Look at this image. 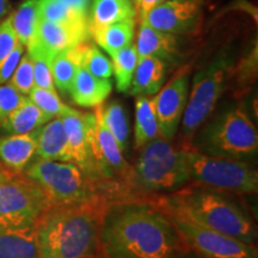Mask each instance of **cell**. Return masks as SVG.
<instances>
[{"label": "cell", "mask_w": 258, "mask_h": 258, "mask_svg": "<svg viewBox=\"0 0 258 258\" xmlns=\"http://www.w3.org/2000/svg\"><path fill=\"white\" fill-rule=\"evenodd\" d=\"M89 21L78 23H54L40 19L35 42L28 48H36L51 60L60 51L90 41Z\"/></svg>", "instance_id": "14"}, {"label": "cell", "mask_w": 258, "mask_h": 258, "mask_svg": "<svg viewBox=\"0 0 258 258\" xmlns=\"http://www.w3.org/2000/svg\"><path fill=\"white\" fill-rule=\"evenodd\" d=\"M82 66L97 78L110 79L112 76L111 61L90 42H88L84 50Z\"/></svg>", "instance_id": "32"}, {"label": "cell", "mask_w": 258, "mask_h": 258, "mask_svg": "<svg viewBox=\"0 0 258 258\" xmlns=\"http://www.w3.org/2000/svg\"><path fill=\"white\" fill-rule=\"evenodd\" d=\"M109 209L101 194L73 205H51L35 222L38 258H84L99 252Z\"/></svg>", "instance_id": "2"}, {"label": "cell", "mask_w": 258, "mask_h": 258, "mask_svg": "<svg viewBox=\"0 0 258 258\" xmlns=\"http://www.w3.org/2000/svg\"><path fill=\"white\" fill-rule=\"evenodd\" d=\"M163 2H165V0H133L135 14H137V18H139V22L143 21L151 10L161 4Z\"/></svg>", "instance_id": "38"}, {"label": "cell", "mask_w": 258, "mask_h": 258, "mask_svg": "<svg viewBox=\"0 0 258 258\" xmlns=\"http://www.w3.org/2000/svg\"><path fill=\"white\" fill-rule=\"evenodd\" d=\"M48 121L50 118L34 102L24 97L18 108L0 123V127L10 134H28Z\"/></svg>", "instance_id": "24"}, {"label": "cell", "mask_w": 258, "mask_h": 258, "mask_svg": "<svg viewBox=\"0 0 258 258\" xmlns=\"http://www.w3.org/2000/svg\"><path fill=\"white\" fill-rule=\"evenodd\" d=\"M112 89L109 79L97 78L80 66L74 77L70 93L76 104L83 108H96L108 98Z\"/></svg>", "instance_id": "17"}, {"label": "cell", "mask_w": 258, "mask_h": 258, "mask_svg": "<svg viewBox=\"0 0 258 258\" xmlns=\"http://www.w3.org/2000/svg\"><path fill=\"white\" fill-rule=\"evenodd\" d=\"M110 56L112 59V74L115 76L117 90L127 92L139 59L135 44L132 43L120 50H116L110 54Z\"/></svg>", "instance_id": "28"}, {"label": "cell", "mask_w": 258, "mask_h": 258, "mask_svg": "<svg viewBox=\"0 0 258 258\" xmlns=\"http://www.w3.org/2000/svg\"><path fill=\"white\" fill-rule=\"evenodd\" d=\"M24 46L21 42H17L16 47L12 49L11 53L6 56V59L0 63V85L8 83L10 78L14 74L15 70L17 69L19 61L24 54Z\"/></svg>", "instance_id": "36"}, {"label": "cell", "mask_w": 258, "mask_h": 258, "mask_svg": "<svg viewBox=\"0 0 258 258\" xmlns=\"http://www.w3.org/2000/svg\"><path fill=\"white\" fill-rule=\"evenodd\" d=\"M166 74L165 61L156 56L139 57L128 91L135 97L157 93L163 86Z\"/></svg>", "instance_id": "19"}, {"label": "cell", "mask_w": 258, "mask_h": 258, "mask_svg": "<svg viewBox=\"0 0 258 258\" xmlns=\"http://www.w3.org/2000/svg\"><path fill=\"white\" fill-rule=\"evenodd\" d=\"M17 42V36L12 29L10 17L0 22V63L11 53Z\"/></svg>", "instance_id": "37"}, {"label": "cell", "mask_w": 258, "mask_h": 258, "mask_svg": "<svg viewBox=\"0 0 258 258\" xmlns=\"http://www.w3.org/2000/svg\"><path fill=\"white\" fill-rule=\"evenodd\" d=\"M10 84L22 95H29L35 88L34 69H32V61L29 54L22 56L17 69L10 78Z\"/></svg>", "instance_id": "34"}, {"label": "cell", "mask_w": 258, "mask_h": 258, "mask_svg": "<svg viewBox=\"0 0 258 258\" xmlns=\"http://www.w3.org/2000/svg\"><path fill=\"white\" fill-rule=\"evenodd\" d=\"M153 97V105L159 124V137L171 141L182 122L189 97L188 71L176 74Z\"/></svg>", "instance_id": "13"}, {"label": "cell", "mask_w": 258, "mask_h": 258, "mask_svg": "<svg viewBox=\"0 0 258 258\" xmlns=\"http://www.w3.org/2000/svg\"><path fill=\"white\" fill-rule=\"evenodd\" d=\"M101 115L105 127L115 138L121 150L124 151L128 144L129 124L123 105L116 101L110 102L105 106L101 105Z\"/></svg>", "instance_id": "29"}, {"label": "cell", "mask_w": 258, "mask_h": 258, "mask_svg": "<svg viewBox=\"0 0 258 258\" xmlns=\"http://www.w3.org/2000/svg\"><path fill=\"white\" fill-rule=\"evenodd\" d=\"M36 141V156L38 158L57 161H71L69 141L61 117L51 118L47 123L31 132Z\"/></svg>", "instance_id": "16"}, {"label": "cell", "mask_w": 258, "mask_h": 258, "mask_svg": "<svg viewBox=\"0 0 258 258\" xmlns=\"http://www.w3.org/2000/svg\"><path fill=\"white\" fill-rule=\"evenodd\" d=\"M161 212L195 222L209 230L254 245L257 228L249 215L233 201L209 188H180L159 203Z\"/></svg>", "instance_id": "3"}, {"label": "cell", "mask_w": 258, "mask_h": 258, "mask_svg": "<svg viewBox=\"0 0 258 258\" xmlns=\"http://www.w3.org/2000/svg\"><path fill=\"white\" fill-rule=\"evenodd\" d=\"M125 180L144 192L176 191L190 182L185 150L157 138L141 147L140 156L129 167Z\"/></svg>", "instance_id": "4"}, {"label": "cell", "mask_w": 258, "mask_h": 258, "mask_svg": "<svg viewBox=\"0 0 258 258\" xmlns=\"http://www.w3.org/2000/svg\"><path fill=\"white\" fill-rule=\"evenodd\" d=\"M12 29H14L18 42L24 47L31 46L37 34L38 22V0H27L10 16Z\"/></svg>", "instance_id": "27"}, {"label": "cell", "mask_w": 258, "mask_h": 258, "mask_svg": "<svg viewBox=\"0 0 258 258\" xmlns=\"http://www.w3.org/2000/svg\"><path fill=\"white\" fill-rule=\"evenodd\" d=\"M176 258H200L199 256H195V254H186V253H182L179 256H177Z\"/></svg>", "instance_id": "41"}, {"label": "cell", "mask_w": 258, "mask_h": 258, "mask_svg": "<svg viewBox=\"0 0 258 258\" xmlns=\"http://www.w3.org/2000/svg\"><path fill=\"white\" fill-rule=\"evenodd\" d=\"M72 163L80 167L91 182H101L98 160L95 112H82L70 108L62 116Z\"/></svg>", "instance_id": "11"}, {"label": "cell", "mask_w": 258, "mask_h": 258, "mask_svg": "<svg viewBox=\"0 0 258 258\" xmlns=\"http://www.w3.org/2000/svg\"><path fill=\"white\" fill-rule=\"evenodd\" d=\"M60 2L69 6L70 9L74 10L76 12H78V14L89 17L91 0H60Z\"/></svg>", "instance_id": "39"}, {"label": "cell", "mask_w": 258, "mask_h": 258, "mask_svg": "<svg viewBox=\"0 0 258 258\" xmlns=\"http://www.w3.org/2000/svg\"><path fill=\"white\" fill-rule=\"evenodd\" d=\"M161 213L169 218L183 244L195 251L200 258H258L254 245L245 244L228 235L209 230L173 213Z\"/></svg>", "instance_id": "10"}, {"label": "cell", "mask_w": 258, "mask_h": 258, "mask_svg": "<svg viewBox=\"0 0 258 258\" xmlns=\"http://www.w3.org/2000/svg\"><path fill=\"white\" fill-rule=\"evenodd\" d=\"M29 99L34 102L50 120L54 117H60L70 109V106L60 101L56 91H51V90L35 86L29 93Z\"/></svg>", "instance_id": "31"}, {"label": "cell", "mask_w": 258, "mask_h": 258, "mask_svg": "<svg viewBox=\"0 0 258 258\" xmlns=\"http://www.w3.org/2000/svg\"><path fill=\"white\" fill-rule=\"evenodd\" d=\"M232 69V60L225 55L196 74L182 117L183 137H191L212 114L225 91Z\"/></svg>", "instance_id": "9"}, {"label": "cell", "mask_w": 258, "mask_h": 258, "mask_svg": "<svg viewBox=\"0 0 258 258\" xmlns=\"http://www.w3.org/2000/svg\"><path fill=\"white\" fill-rule=\"evenodd\" d=\"M190 180L215 191L256 194L258 173L246 161L208 156L184 148Z\"/></svg>", "instance_id": "6"}, {"label": "cell", "mask_w": 258, "mask_h": 258, "mask_svg": "<svg viewBox=\"0 0 258 258\" xmlns=\"http://www.w3.org/2000/svg\"><path fill=\"white\" fill-rule=\"evenodd\" d=\"M50 206V200L34 180L0 170V228L35 225Z\"/></svg>", "instance_id": "8"}, {"label": "cell", "mask_w": 258, "mask_h": 258, "mask_svg": "<svg viewBox=\"0 0 258 258\" xmlns=\"http://www.w3.org/2000/svg\"><path fill=\"white\" fill-rule=\"evenodd\" d=\"M185 247L169 218L145 206L109 209L99 235L104 258H176Z\"/></svg>", "instance_id": "1"}, {"label": "cell", "mask_w": 258, "mask_h": 258, "mask_svg": "<svg viewBox=\"0 0 258 258\" xmlns=\"http://www.w3.org/2000/svg\"><path fill=\"white\" fill-rule=\"evenodd\" d=\"M24 99V95L19 93L11 84L0 85V123L12 114Z\"/></svg>", "instance_id": "35"}, {"label": "cell", "mask_w": 258, "mask_h": 258, "mask_svg": "<svg viewBox=\"0 0 258 258\" xmlns=\"http://www.w3.org/2000/svg\"><path fill=\"white\" fill-rule=\"evenodd\" d=\"M133 0H92L89 28H99L118 22L135 21Z\"/></svg>", "instance_id": "22"}, {"label": "cell", "mask_w": 258, "mask_h": 258, "mask_svg": "<svg viewBox=\"0 0 258 258\" xmlns=\"http://www.w3.org/2000/svg\"><path fill=\"white\" fill-rule=\"evenodd\" d=\"M135 48L138 57L156 56L164 61L173 60L179 51L178 37L177 35L156 30L150 25L140 23Z\"/></svg>", "instance_id": "18"}, {"label": "cell", "mask_w": 258, "mask_h": 258, "mask_svg": "<svg viewBox=\"0 0 258 258\" xmlns=\"http://www.w3.org/2000/svg\"><path fill=\"white\" fill-rule=\"evenodd\" d=\"M36 154V141L31 133L10 134L0 138V160L10 171L21 173Z\"/></svg>", "instance_id": "20"}, {"label": "cell", "mask_w": 258, "mask_h": 258, "mask_svg": "<svg viewBox=\"0 0 258 258\" xmlns=\"http://www.w3.org/2000/svg\"><path fill=\"white\" fill-rule=\"evenodd\" d=\"M207 0H165L151 10L140 23L173 35L196 32Z\"/></svg>", "instance_id": "12"}, {"label": "cell", "mask_w": 258, "mask_h": 258, "mask_svg": "<svg viewBox=\"0 0 258 258\" xmlns=\"http://www.w3.org/2000/svg\"><path fill=\"white\" fill-rule=\"evenodd\" d=\"M88 42L60 51L51 59L50 70L53 82L60 92L70 93L77 71L82 66L84 50H85Z\"/></svg>", "instance_id": "23"}, {"label": "cell", "mask_w": 258, "mask_h": 258, "mask_svg": "<svg viewBox=\"0 0 258 258\" xmlns=\"http://www.w3.org/2000/svg\"><path fill=\"white\" fill-rule=\"evenodd\" d=\"M159 138V124L153 105V98L137 97L135 101V147L141 148L145 145Z\"/></svg>", "instance_id": "26"}, {"label": "cell", "mask_w": 258, "mask_h": 258, "mask_svg": "<svg viewBox=\"0 0 258 258\" xmlns=\"http://www.w3.org/2000/svg\"><path fill=\"white\" fill-rule=\"evenodd\" d=\"M25 176L43 190L51 205H73L97 195L93 182L71 161L38 158L27 166Z\"/></svg>", "instance_id": "7"}, {"label": "cell", "mask_w": 258, "mask_h": 258, "mask_svg": "<svg viewBox=\"0 0 258 258\" xmlns=\"http://www.w3.org/2000/svg\"><path fill=\"white\" fill-rule=\"evenodd\" d=\"M0 258H38L35 225L0 228Z\"/></svg>", "instance_id": "21"}, {"label": "cell", "mask_w": 258, "mask_h": 258, "mask_svg": "<svg viewBox=\"0 0 258 258\" xmlns=\"http://www.w3.org/2000/svg\"><path fill=\"white\" fill-rule=\"evenodd\" d=\"M195 147L208 156L251 159L258 152L257 128L243 109H231L203 129Z\"/></svg>", "instance_id": "5"}, {"label": "cell", "mask_w": 258, "mask_h": 258, "mask_svg": "<svg viewBox=\"0 0 258 258\" xmlns=\"http://www.w3.org/2000/svg\"><path fill=\"white\" fill-rule=\"evenodd\" d=\"M28 54L32 61L35 86L55 91V85H54L50 70L51 60L36 48H28Z\"/></svg>", "instance_id": "33"}, {"label": "cell", "mask_w": 258, "mask_h": 258, "mask_svg": "<svg viewBox=\"0 0 258 258\" xmlns=\"http://www.w3.org/2000/svg\"><path fill=\"white\" fill-rule=\"evenodd\" d=\"M38 16L42 21L54 23H78L89 21V17L70 9L60 0H38Z\"/></svg>", "instance_id": "30"}, {"label": "cell", "mask_w": 258, "mask_h": 258, "mask_svg": "<svg viewBox=\"0 0 258 258\" xmlns=\"http://www.w3.org/2000/svg\"><path fill=\"white\" fill-rule=\"evenodd\" d=\"M9 11V4L8 0H0V22L5 17Z\"/></svg>", "instance_id": "40"}, {"label": "cell", "mask_w": 258, "mask_h": 258, "mask_svg": "<svg viewBox=\"0 0 258 258\" xmlns=\"http://www.w3.org/2000/svg\"><path fill=\"white\" fill-rule=\"evenodd\" d=\"M91 36L99 47L110 55L116 50L133 43L135 34V21L118 22L105 27L89 28Z\"/></svg>", "instance_id": "25"}, {"label": "cell", "mask_w": 258, "mask_h": 258, "mask_svg": "<svg viewBox=\"0 0 258 258\" xmlns=\"http://www.w3.org/2000/svg\"><path fill=\"white\" fill-rule=\"evenodd\" d=\"M95 115L96 124V141H97V160H98L101 182H110L116 177H127L129 165L125 161L123 151L121 150L115 138L105 127L102 120L101 105L96 106Z\"/></svg>", "instance_id": "15"}, {"label": "cell", "mask_w": 258, "mask_h": 258, "mask_svg": "<svg viewBox=\"0 0 258 258\" xmlns=\"http://www.w3.org/2000/svg\"><path fill=\"white\" fill-rule=\"evenodd\" d=\"M84 258H104L102 256L101 252H97L95 254H91V256H88V257H84Z\"/></svg>", "instance_id": "42"}]
</instances>
